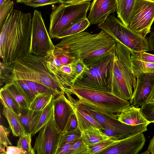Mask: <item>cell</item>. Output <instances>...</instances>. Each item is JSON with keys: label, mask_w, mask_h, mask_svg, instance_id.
<instances>
[{"label": "cell", "mask_w": 154, "mask_h": 154, "mask_svg": "<svg viewBox=\"0 0 154 154\" xmlns=\"http://www.w3.org/2000/svg\"><path fill=\"white\" fill-rule=\"evenodd\" d=\"M1 83L17 80H27L41 84L47 87L54 97L64 94L66 91L47 68L45 56L28 53L10 63L1 62Z\"/></svg>", "instance_id": "6da1fadb"}, {"label": "cell", "mask_w": 154, "mask_h": 154, "mask_svg": "<svg viewBox=\"0 0 154 154\" xmlns=\"http://www.w3.org/2000/svg\"><path fill=\"white\" fill-rule=\"evenodd\" d=\"M32 22L30 13L13 10L0 29V54L2 63H12L28 53Z\"/></svg>", "instance_id": "7a4b0ae2"}, {"label": "cell", "mask_w": 154, "mask_h": 154, "mask_svg": "<svg viewBox=\"0 0 154 154\" xmlns=\"http://www.w3.org/2000/svg\"><path fill=\"white\" fill-rule=\"evenodd\" d=\"M55 45L66 48L76 58L90 65L98 62L112 52L116 42L106 31L91 34L88 32L65 37Z\"/></svg>", "instance_id": "3957f363"}, {"label": "cell", "mask_w": 154, "mask_h": 154, "mask_svg": "<svg viewBox=\"0 0 154 154\" xmlns=\"http://www.w3.org/2000/svg\"><path fill=\"white\" fill-rule=\"evenodd\" d=\"M113 51L107 82L109 91L126 100L131 98L135 88L136 77L132 69V51L122 44L116 42Z\"/></svg>", "instance_id": "277c9868"}, {"label": "cell", "mask_w": 154, "mask_h": 154, "mask_svg": "<svg viewBox=\"0 0 154 154\" xmlns=\"http://www.w3.org/2000/svg\"><path fill=\"white\" fill-rule=\"evenodd\" d=\"M69 93L75 95L81 105L114 119L130 105L128 100L109 91L72 85Z\"/></svg>", "instance_id": "5b68a950"}, {"label": "cell", "mask_w": 154, "mask_h": 154, "mask_svg": "<svg viewBox=\"0 0 154 154\" xmlns=\"http://www.w3.org/2000/svg\"><path fill=\"white\" fill-rule=\"evenodd\" d=\"M90 2L63 4L57 6L51 14L48 31L51 38H57L62 32L74 24L87 18Z\"/></svg>", "instance_id": "8992f818"}, {"label": "cell", "mask_w": 154, "mask_h": 154, "mask_svg": "<svg viewBox=\"0 0 154 154\" xmlns=\"http://www.w3.org/2000/svg\"><path fill=\"white\" fill-rule=\"evenodd\" d=\"M97 26L109 34L116 42L122 44L132 51H149L147 39L126 26L114 14L109 15Z\"/></svg>", "instance_id": "52a82bcc"}, {"label": "cell", "mask_w": 154, "mask_h": 154, "mask_svg": "<svg viewBox=\"0 0 154 154\" xmlns=\"http://www.w3.org/2000/svg\"><path fill=\"white\" fill-rule=\"evenodd\" d=\"M113 52L97 63L87 66L72 82V85L109 91L107 82Z\"/></svg>", "instance_id": "ba28073f"}, {"label": "cell", "mask_w": 154, "mask_h": 154, "mask_svg": "<svg viewBox=\"0 0 154 154\" xmlns=\"http://www.w3.org/2000/svg\"><path fill=\"white\" fill-rule=\"evenodd\" d=\"M81 105L85 110L101 125L103 128L101 130L102 131L116 140L123 139L147 130V126L128 125Z\"/></svg>", "instance_id": "9c48e42d"}, {"label": "cell", "mask_w": 154, "mask_h": 154, "mask_svg": "<svg viewBox=\"0 0 154 154\" xmlns=\"http://www.w3.org/2000/svg\"><path fill=\"white\" fill-rule=\"evenodd\" d=\"M55 48L46 28L41 12L35 10L32 19L29 46L28 53L45 56Z\"/></svg>", "instance_id": "30bf717a"}, {"label": "cell", "mask_w": 154, "mask_h": 154, "mask_svg": "<svg viewBox=\"0 0 154 154\" xmlns=\"http://www.w3.org/2000/svg\"><path fill=\"white\" fill-rule=\"evenodd\" d=\"M154 21V0H135L127 27L145 37Z\"/></svg>", "instance_id": "8fae6325"}, {"label": "cell", "mask_w": 154, "mask_h": 154, "mask_svg": "<svg viewBox=\"0 0 154 154\" xmlns=\"http://www.w3.org/2000/svg\"><path fill=\"white\" fill-rule=\"evenodd\" d=\"M33 149L37 154H56L63 134L58 128L54 115L38 131Z\"/></svg>", "instance_id": "7c38bea8"}, {"label": "cell", "mask_w": 154, "mask_h": 154, "mask_svg": "<svg viewBox=\"0 0 154 154\" xmlns=\"http://www.w3.org/2000/svg\"><path fill=\"white\" fill-rule=\"evenodd\" d=\"M146 141L143 133L118 140L114 145L100 154H138L142 149Z\"/></svg>", "instance_id": "4fadbf2b"}, {"label": "cell", "mask_w": 154, "mask_h": 154, "mask_svg": "<svg viewBox=\"0 0 154 154\" xmlns=\"http://www.w3.org/2000/svg\"><path fill=\"white\" fill-rule=\"evenodd\" d=\"M137 83L130 99V105L138 107L146 102L154 86V73H143L137 77Z\"/></svg>", "instance_id": "5bb4252c"}, {"label": "cell", "mask_w": 154, "mask_h": 154, "mask_svg": "<svg viewBox=\"0 0 154 154\" xmlns=\"http://www.w3.org/2000/svg\"><path fill=\"white\" fill-rule=\"evenodd\" d=\"M117 6L116 0H93L87 18L91 24H98L114 13Z\"/></svg>", "instance_id": "9a60e30c"}, {"label": "cell", "mask_w": 154, "mask_h": 154, "mask_svg": "<svg viewBox=\"0 0 154 154\" xmlns=\"http://www.w3.org/2000/svg\"><path fill=\"white\" fill-rule=\"evenodd\" d=\"M65 93L66 95L67 100L76 117L78 128L82 133L91 126H96L101 130L103 129L99 123L85 110L78 100L74 99L71 94L66 92Z\"/></svg>", "instance_id": "2e32d148"}, {"label": "cell", "mask_w": 154, "mask_h": 154, "mask_svg": "<svg viewBox=\"0 0 154 154\" xmlns=\"http://www.w3.org/2000/svg\"><path fill=\"white\" fill-rule=\"evenodd\" d=\"M53 102L55 119L58 128L63 134L68 120L74 111L64 94L54 97Z\"/></svg>", "instance_id": "e0dca14e"}, {"label": "cell", "mask_w": 154, "mask_h": 154, "mask_svg": "<svg viewBox=\"0 0 154 154\" xmlns=\"http://www.w3.org/2000/svg\"><path fill=\"white\" fill-rule=\"evenodd\" d=\"M117 119L122 123L131 125L147 126L150 123L143 115L140 108L132 105L123 109L118 115Z\"/></svg>", "instance_id": "ac0fdd59"}, {"label": "cell", "mask_w": 154, "mask_h": 154, "mask_svg": "<svg viewBox=\"0 0 154 154\" xmlns=\"http://www.w3.org/2000/svg\"><path fill=\"white\" fill-rule=\"evenodd\" d=\"M43 109L34 111L29 108H20L18 116L24 127L25 133L32 134L38 123Z\"/></svg>", "instance_id": "d6986e66"}, {"label": "cell", "mask_w": 154, "mask_h": 154, "mask_svg": "<svg viewBox=\"0 0 154 154\" xmlns=\"http://www.w3.org/2000/svg\"><path fill=\"white\" fill-rule=\"evenodd\" d=\"M2 114L7 119L14 136L20 137L25 133L24 127L18 115L9 109L3 102Z\"/></svg>", "instance_id": "ffe728a7"}, {"label": "cell", "mask_w": 154, "mask_h": 154, "mask_svg": "<svg viewBox=\"0 0 154 154\" xmlns=\"http://www.w3.org/2000/svg\"><path fill=\"white\" fill-rule=\"evenodd\" d=\"M82 138L83 142L89 147L110 138L99 128L91 126L82 133Z\"/></svg>", "instance_id": "44dd1931"}, {"label": "cell", "mask_w": 154, "mask_h": 154, "mask_svg": "<svg viewBox=\"0 0 154 154\" xmlns=\"http://www.w3.org/2000/svg\"><path fill=\"white\" fill-rule=\"evenodd\" d=\"M3 87L7 91L20 108H29V103L21 92L16 81L5 83Z\"/></svg>", "instance_id": "7402d4cb"}, {"label": "cell", "mask_w": 154, "mask_h": 154, "mask_svg": "<svg viewBox=\"0 0 154 154\" xmlns=\"http://www.w3.org/2000/svg\"><path fill=\"white\" fill-rule=\"evenodd\" d=\"M135 0H120L117 4L116 11L118 18L128 26L134 9Z\"/></svg>", "instance_id": "603a6c76"}, {"label": "cell", "mask_w": 154, "mask_h": 154, "mask_svg": "<svg viewBox=\"0 0 154 154\" xmlns=\"http://www.w3.org/2000/svg\"><path fill=\"white\" fill-rule=\"evenodd\" d=\"M53 98L43 109L38 123L32 135H34L38 132L49 122L53 117L54 106Z\"/></svg>", "instance_id": "cb8c5ba5"}, {"label": "cell", "mask_w": 154, "mask_h": 154, "mask_svg": "<svg viewBox=\"0 0 154 154\" xmlns=\"http://www.w3.org/2000/svg\"><path fill=\"white\" fill-rule=\"evenodd\" d=\"M54 97L51 93L36 95L29 103V108L34 111L43 109Z\"/></svg>", "instance_id": "d4e9b609"}, {"label": "cell", "mask_w": 154, "mask_h": 154, "mask_svg": "<svg viewBox=\"0 0 154 154\" xmlns=\"http://www.w3.org/2000/svg\"><path fill=\"white\" fill-rule=\"evenodd\" d=\"M133 72L136 78L140 75L146 73H154V63L143 62L131 58Z\"/></svg>", "instance_id": "484cf974"}, {"label": "cell", "mask_w": 154, "mask_h": 154, "mask_svg": "<svg viewBox=\"0 0 154 154\" xmlns=\"http://www.w3.org/2000/svg\"><path fill=\"white\" fill-rule=\"evenodd\" d=\"M91 25L87 18L72 26L60 34L57 38H62L83 32Z\"/></svg>", "instance_id": "4316f807"}, {"label": "cell", "mask_w": 154, "mask_h": 154, "mask_svg": "<svg viewBox=\"0 0 154 154\" xmlns=\"http://www.w3.org/2000/svg\"><path fill=\"white\" fill-rule=\"evenodd\" d=\"M32 134L25 133L20 137L17 141V146L21 148L26 154H35L31 145Z\"/></svg>", "instance_id": "83f0119b"}, {"label": "cell", "mask_w": 154, "mask_h": 154, "mask_svg": "<svg viewBox=\"0 0 154 154\" xmlns=\"http://www.w3.org/2000/svg\"><path fill=\"white\" fill-rule=\"evenodd\" d=\"M1 102H3L11 110L18 115L20 113V108L15 101L3 87L1 88L0 91Z\"/></svg>", "instance_id": "f1b7e54d"}, {"label": "cell", "mask_w": 154, "mask_h": 154, "mask_svg": "<svg viewBox=\"0 0 154 154\" xmlns=\"http://www.w3.org/2000/svg\"><path fill=\"white\" fill-rule=\"evenodd\" d=\"M112 137L89 146L88 154H100L106 149L114 145L117 141Z\"/></svg>", "instance_id": "f546056e"}, {"label": "cell", "mask_w": 154, "mask_h": 154, "mask_svg": "<svg viewBox=\"0 0 154 154\" xmlns=\"http://www.w3.org/2000/svg\"><path fill=\"white\" fill-rule=\"evenodd\" d=\"M14 2L9 0L5 2L0 6V29H1L6 22L9 16L12 13Z\"/></svg>", "instance_id": "4dcf8cb0"}, {"label": "cell", "mask_w": 154, "mask_h": 154, "mask_svg": "<svg viewBox=\"0 0 154 154\" xmlns=\"http://www.w3.org/2000/svg\"><path fill=\"white\" fill-rule=\"evenodd\" d=\"M140 109L146 119L150 123H154V101L146 102L141 106Z\"/></svg>", "instance_id": "1f68e13d"}, {"label": "cell", "mask_w": 154, "mask_h": 154, "mask_svg": "<svg viewBox=\"0 0 154 154\" xmlns=\"http://www.w3.org/2000/svg\"><path fill=\"white\" fill-rule=\"evenodd\" d=\"M0 150L1 154H6L5 148L12 144L9 140L8 136L9 131L8 129L2 125L0 126Z\"/></svg>", "instance_id": "d6a6232c"}, {"label": "cell", "mask_w": 154, "mask_h": 154, "mask_svg": "<svg viewBox=\"0 0 154 154\" xmlns=\"http://www.w3.org/2000/svg\"><path fill=\"white\" fill-rule=\"evenodd\" d=\"M21 92L29 103L35 96L33 91L26 82L23 80L16 81Z\"/></svg>", "instance_id": "836d02e7"}, {"label": "cell", "mask_w": 154, "mask_h": 154, "mask_svg": "<svg viewBox=\"0 0 154 154\" xmlns=\"http://www.w3.org/2000/svg\"><path fill=\"white\" fill-rule=\"evenodd\" d=\"M82 132L78 128L73 131L63 134L58 146L64 143L78 140L82 137Z\"/></svg>", "instance_id": "e575fe53"}, {"label": "cell", "mask_w": 154, "mask_h": 154, "mask_svg": "<svg viewBox=\"0 0 154 154\" xmlns=\"http://www.w3.org/2000/svg\"><path fill=\"white\" fill-rule=\"evenodd\" d=\"M89 147L82 140V137L73 144L70 154H88Z\"/></svg>", "instance_id": "d590c367"}, {"label": "cell", "mask_w": 154, "mask_h": 154, "mask_svg": "<svg viewBox=\"0 0 154 154\" xmlns=\"http://www.w3.org/2000/svg\"><path fill=\"white\" fill-rule=\"evenodd\" d=\"M131 57V58L143 62L154 63V55L146 53L145 51H132Z\"/></svg>", "instance_id": "8d00e7d4"}, {"label": "cell", "mask_w": 154, "mask_h": 154, "mask_svg": "<svg viewBox=\"0 0 154 154\" xmlns=\"http://www.w3.org/2000/svg\"><path fill=\"white\" fill-rule=\"evenodd\" d=\"M24 81L31 88L35 95L44 93H52L51 91L47 87L41 84L31 81Z\"/></svg>", "instance_id": "74e56055"}, {"label": "cell", "mask_w": 154, "mask_h": 154, "mask_svg": "<svg viewBox=\"0 0 154 154\" xmlns=\"http://www.w3.org/2000/svg\"><path fill=\"white\" fill-rule=\"evenodd\" d=\"M59 3V0H32L24 2L25 5L37 7Z\"/></svg>", "instance_id": "f35d334b"}, {"label": "cell", "mask_w": 154, "mask_h": 154, "mask_svg": "<svg viewBox=\"0 0 154 154\" xmlns=\"http://www.w3.org/2000/svg\"><path fill=\"white\" fill-rule=\"evenodd\" d=\"M86 66L83 61L81 59H78L76 60L72 64L73 80L80 74Z\"/></svg>", "instance_id": "ab89813d"}, {"label": "cell", "mask_w": 154, "mask_h": 154, "mask_svg": "<svg viewBox=\"0 0 154 154\" xmlns=\"http://www.w3.org/2000/svg\"><path fill=\"white\" fill-rule=\"evenodd\" d=\"M78 128L77 119L74 112L71 115L67 122L63 134L73 131Z\"/></svg>", "instance_id": "60d3db41"}, {"label": "cell", "mask_w": 154, "mask_h": 154, "mask_svg": "<svg viewBox=\"0 0 154 154\" xmlns=\"http://www.w3.org/2000/svg\"><path fill=\"white\" fill-rule=\"evenodd\" d=\"M77 140L65 143L60 145L56 154H70L72 146Z\"/></svg>", "instance_id": "b9f144b4"}, {"label": "cell", "mask_w": 154, "mask_h": 154, "mask_svg": "<svg viewBox=\"0 0 154 154\" xmlns=\"http://www.w3.org/2000/svg\"><path fill=\"white\" fill-rule=\"evenodd\" d=\"M6 151V154H26L23 150L17 146H8Z\"/></svg>", "instance_id": "7bdbcfd3"}, {"label": "cell", "mask_w": 154, "mask_h": 154, "mask_svg": "<svg viewBox=\"0 0 154 154\" xmlns=\"http://www.w3.org/2000/svg\"><path fill=\"white\" fill-rule=\"evenodd\" d=\"M147 40L149 50L150 51H154V31L151 32Z\"/></svg>", "instance_id": "ee69618b"}, {"label": "cell", "mask_w": 154, "mask_h": 154, "mask_svg": "<svg viewBox=\"0 0 154 154\" xmlns=\"http://www.w3.org/2000/svg\"><path fill=\"white\" fill-rule=\"evenodd\" d=\"M143 153L154 154V136L150 141L147 150Z\"/></svg>", "instance_id": "f6af8a7d"}, {"label": "cell", "mask_w": 154, "mask_h": 154, "mask_svg": "<svg viewBox=\"0 0 154 154\" xmlns=\"http://www.w3.org/2000/svg\"><path fill=\"white\" fill-rule=\"evenodd\" d=\"M92 0H71L68 4H77L90 2Z\"/></svg>", "instance_id": "bcb514c9"}, {"label": "cell", "mask_w": 154, "mask_h": 154, "mask_svg": "<svg viewBox=\"0 0 154 154\" xmlns=\"http://www.w3.org/2000/svg\"><path fill=\"white\" fill-rule=\"evenodd\" d=\"M154 101V86L149 95L147 101Z\"/></svg>", "instance_id": "7dc6e473"}, {"label": "cell", "mask_w": 154, "mask_h": 154, "mask_svg": "<svg viewBox=\"0 0 154 154\" xmlns=\"http://www.w3.org/2000/svg\"><path fill=\"white\" fill-rule=\"evenodd\" d=\"M71 0H59V3L63 4H67Z\"/></svg>", "instance_id": "c3c4849f"}, {"label": "cell", "mask_w": 154, "mask_h": 154, "mask_svg": "<svg viewBox=\"0 0 154 154\" xmlns=\"http://www.w3.org/2000/svg\"><path fill=\"white\" fill-rule=\"evenodd\" d=\"M17 2L23 3L24 2L32 0H16Z\"/></svg>", "instance_id": "681fc988"}, {"label": "cell", "mask_w": 154, "mask_h": 154, "mask_svg": "<svg viewBox=\"0 0 154 154\" xmlns=\"http://www.w3.org/2000/svg\"><path fill=\"white\" fill-rule=\"evenodd\" d=\"M9 0H0V6H1L2 5L5 1Z\"/></svg>", "instance_id": "f907efd6"}, {"label": "cell", "mask_w": 154, "mask_h": 154, "mask_svg": "<svg viewBox=\"0 0 154 154\" xmlns=\"http://www.w3.org/2000/svg\"><path fill=\"white\" fill-rule=\"evenodd\" d=\"M116 0V2H117V4L119 2L120 0Z\"/></svg>", "instance_id": "816d5d0a"}]
</instances>
